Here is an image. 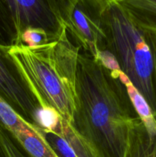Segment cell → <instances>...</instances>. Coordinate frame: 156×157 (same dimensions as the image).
I'll list each match as a JSON object with an SVG mask.
<instances>
[{
  "instance_id": "obj_5",
  "label": "cell",
  "mask_w": 156,
  "mask_h": 157,
  "mask_svg": "<svg viewBox=\"0 0 156 157\" xmlns=\"http://www.w3.org/2000/svg\"><path fill=\"white\" fill-rule=\"evenodd\" d=\"M107 5L100 0H73L63 17L70 38L93 58L106 47L103 12Z\"/></svg>"
},
{
  "instance_id": "obj_9",
  "label": "cell",
  "mask_w": 156,
  "mask_h": 157,
  "mask_svg": "<svg viewBox=\"0 0 156 157\" xmlns=\"http://www.w3.org/2000/svg\"><path fill=\"white\" fill-rule=\"evenodd\" d=\"M11 134L29 157H59L47 143L41 128L35 124Z\"/></svg>"
},
{
  "instance_id": "obj_6",
  "label": "cell",
  "mask_w": 156,
  "mask_h": 157,
  "mask_svg": "<svg viewBox=\"0 0 156 157\" xmlns=\"http://www.w3.org/2000/svg\"><path fill=\"white\" fill-rule=\"evenodd\" d=\"M6 47L0 44V96L26 121L38 126L41 108L21 82Z\"/></svg>"
},
{
  "instance_id": "obj_8",
  "label": "cell",
  "mask_w": 156,
  "mask_h": 157,
  "mask_svg": "<svg viewBox=\"0 0 156 157\" xmlns=\"http://www.w3.org/2000/svg\"><path fill=\"white\" fill-rule=\"evenodd\" d=\"M115 78H118L123 85L126 91L130 103L134 108L135 112L143 124L147 133L150 137L156 138V119L154 113L148 103L142 94L137 90L126 75L121 71L110 72Z\"/></svg>"
},
{
  "instance_id": "obj_3",
  "label": "cell",
  "mask_w": 156,
  "mask_h": 157,
  "mask_svg": "<svg viewBox=\"0 0 156 157\" xmlns=\"http://www.w3.org/2000/svg\"><path fill=\"white\" fill-rule=\"evenodd\" d=\"M106 47L156 114V30L118 2L104 9Z\"/></svg>"
},
{
  "instance_id": "obj_2",
  "label": "cell",
  "mask_w": 156,
  "mask_h": 157,
  "mask_svg": "<svg viewBox=\"0 0 156 157\" xmlns=\"http://www.w3.org/2000/svg\"><path fill=\"white\" fill-rule=\"evenodd\" d=\"M80 49L72 42L64 25L51 40L41 45L6 47L8 58L41 110L54 112L72 125Z\"/></svg>"
},
{
  "instance_id": "obj_1",
  "label": "cell",
  "mask_w": 156,
  "mask_h": 157,
  "mask_svg": "<svg viewBox=\"0 0 156 157\" xmlns=\"http://www.w3.org/2000/svg\"><path fill=\"white\" fill-rule=\"evenodd\" d=\"M119 82L90 54L80 53L73 127L93 157H125L141 123Z\"/></svg>"
},
{
  "instance_id": "obj_7",
  "label": "cell",
  "mask_w": 156,
  "mask_h": 157,
  "mask_svg": "<svg viewBox=\"0 0 156 157\" xmlns=\"http://www.w3.org/2000/svg\"><path fill=\"white\" fill-rule=\"evenodd\" d=\"M41 130L59 157H93L73 125L59 115H55L51 123Z\"/></svg>"
},
{
  "instance_id": "obj_15",
  "label": "cell",
  "mask_w": 156,
  "mask_h": 157,
  "mask_svg": "<svg viewBox=\"0 0 156 157\" xmlns=\"http://www.w3.org/2000/svg\"><path fill=\"white\" fill-rule=\"evenodd\" d=\"M154 117H155V119H156V114H155V115H154Z\"/></svg>"
},
{
  "instance_id": "obj_13",
  "label": "cell",
  "mask_w": 156,
  "mask_h": 157,
  "mask_svg": "<svg viewBox=\"0 0 156 157\" xmlns=\"http://www.w3.org/2000/svg\"><path fill=\"white\" fill-rule=\"evenodd\" d=\"M56 35L49 34L48 32L41 29L30 28L23 32L17 44H25L28 46H32V47L41 45L44 43L48 42Z\"/></svg>"
},
{
  "instance_id": "obj_4",
  "label": "cell",
  "mask_w": 156,
  "mask_h": 157,
  "mask_svg": "<svg viewBox=\"0 0 156 157\" xmlns=\"http://www.w3.org/2000/svg\"><path fill=\"white\" fill-rule=\"evenodd\" d=\"M73 0H0L17 44L24 30L41 29L56 35L64 25L63 17Z\"/></svg>"
},
{
  "instance_id": "obj_12",
  "label": "cell",
  "mask_w": 156,
  "mask_h": 157,
  "mask_svg": "<svg viewBox=\"0 0 156 157\" xmlns=\"http://www.w3.org/2000/svg\"><path fill=\"white\" fill-rule=\"evenodd\" d=\"M0 122V157H29Z\"/></svg>"
},
{
  "instance_id": "obj_10",
  "label": "cell",
  "mask_w": 156,
  "mask_h": 157,
  "mask_svg": "<svg viewBox=\"0 0 156 157\" xmlns=\"http://www.w3.org/2000/svg\"><path fill=\"white\" fill-rule=\"evenodd\" d=\"M125 157H156V138L148 136L142 124L132 133Z\"/></svg>"
},
{
  "instance_id": "obj_14",
  "label": "cell",
  "mask_w": 156,
  "mask_h": 157,
  "mask_svg": "<svg viewBox=\"0 0 156 157\" xmlns=\"http://www.w3.org/2000/svg\"><path fill=\"white\" fill-rule=\"evenodd\" d=\"M103 4L105 5H108L110 2H115V1H119V0H100Z\"/></svg>"
},
{
  "instance_id": "obj_11",
  "label": "cell",
  "mask_w": 156,
  "mask_h": 157,
  "mask_svg": "<svg viewBox=\"0 0 156 157\" xmlns=\"http://www.w3.org/2000/svg\"><path fill=\"white\" fill-rule=\"evenodd\" d=\"M116 2L142 22L156 30V0H119Z\"/></svg>"
}]
</instances>
